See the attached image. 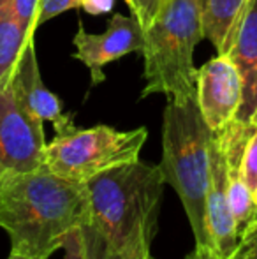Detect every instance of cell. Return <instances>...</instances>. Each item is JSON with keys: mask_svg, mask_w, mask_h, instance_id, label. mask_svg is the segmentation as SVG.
Returning <instances> with one entry per match:
<instances>
[{"mask_svg": "<svg viewBox=\"0 0 257 259\" xmlns=\"http://www.w3.org/2000/svg\"><path fill=\"white\" fill-rule=\"evenodd\" d=\"M195 103L212 131L236 118L241 104V79L227 55H215L197 69Z\"/></svg>", "mask_w": 257, "mask_h": 259, "instance_id": "cell-9", "label": "cell"}, {"mask_svg": "<svg viewBox=\"0 0 257 259\" xmlns=\"http://www.w3.org/2000/svg\"><path fill=\"white\" fill-rule=\"evenodd\" d=\"M247 4L248 0H202V32L217 55L229 52Z\"/></svg>", "mask_w": 257, "mask_h": 259, "instance_id": "cell-12", "label": "cell"}, {"mask_svg": "<svg viewBox=\"0 0 257 259\" xmlns=\"http://www.w3.org/2000/svg\"><path fill=\"white\" fill-rule=\"evenodd\" d=\"M62 249H65V259H150L151 243L130 247L124 250L106 249L99 236L88 228V224L79 226L65 238Z\"/></svg>", "mask_w": 257, "mask_h": 259, "instance_id": "cell-13", "label": "cell"}, {"mask_svg": "<svg viewBox=\"0 0 257 259\" xmlns=\"http://www.w3.org/2000/svg\"><path fill=\"white\" fill-rule=\"evenodd\" d=\"M124 2L127 4L130 14L139 21L143 30H146L168 0H124Z\"/></svg>", "mask_w": 257, "mask_h": 259, "instance_id": "cell-17", "label": "cell"}, {"mask_svg": "<svg viewBox=\"0 0 257 259\" xmlns=\"http://www.w3.org/2000/svg\"><path fill=\"white\" fill-rule=\"evenodd\" d=\"M79 7V0H39L37 11V28L48 20H53L55 16Z\"/></svg>", "mask_w": 257, "mask_h": 259, "instance_id": "cell-19", "label": "cell"}, {"mask_svg": "<svg viewBox=\"0 0 257 259\" xmlns=\"http://www.w3.org/2000/svg\"><path fill=\"white\" fill-rule=\"evenodd\" d=\"M254 205H255V211H257V187H255V191H254Z\"/></svg>", "mask_w": 257, "mask_h": 259, "instance_id": "cell-23", "label": "cell"}, {"mask_svg": "<svg viewBox=\"0 0 257 259\" xmlns=\"http://www.w3.org/2000/svg\"><path fill=\"white\" fill-rule=\"evenodd\" d=\"M206 206H208V229L213 254L217 259H234L238 247V231L229 205L226 136L222 127L212 131Z\"/></svg>", "mask_w": 257, "mask_h": 259, "instance_id": "cell-8", "label": "cell"}, {"mask_svg": "<svg viewBox=\"0 0 257 259\" xmlns=\"http://www.w3.org/2000/svg\"><path fill=\"white\" fill-rule=\"evenodd\" d=\"M90 219L85 184L64 180L46 166L0 178V228L11 254L48 259Z\"/></svg>", "mask_w": 257, "mask_h": 259, "instance_id": "cell-1", "label": "cell"}, {"mask_svg": "<svg viewBox=\"0 0 257 259\" xmlns=\"http://www.w3.org/2000/svg\"><path fill=\"white\" fill-rule=\"evenodd\" d=\"M234 259H257V217L252 219L238 236Z\"/></svg>", "mask_w": 257, "mask_h": 259, "instance_id": "cell-18", "label": "cell"}, {"mask_svg": "<svg viewBox=\"0 0 257 259\" xmlns=\"http://www.w3.org/2000/svg\"><path fill=\"white\" fill-rule=\"evenodd\" d=\"M212 129L194 99H168L162 115V160L168 185L175 189L192 228L195 249L212 250L208 229V167Z\"/></svg>", "mask_w": 257, "mask_h": 259, "instance_id": "cell-3", "label": "cell"}, {"mask_svg": "<svg viewBox=\"0 0 257 259\" xmlns=\"http://www.w3.org/2000/svg\"><path fill=\"white\" fill-rule=\"evenodd\" d=\"M192 259H217L215 254L212 250H206V249H195L192 252Z\"/></svg>", "mask_w": 257, "mask_h": 259, "instance_id": "cell-21", "label": "cell"}, {"mask_svg": "<svg viewBox=\"0 0 257 259\" xmlns=\"http://www.w3.org/2000/svg\"><path fill=\"white\" fill-rule=\"evenodd\" d=\"M23 106L13 81L0 89V178L44 166V129Z\"/></svg>", "mask_w": 257, "mask_h": 259, "instance_id": "cell-6", "label": "cell"}, {"mask_svg": "<svg viewBox=\"0 0 257 259\" xmlns=\"http://www.w3.org/2000/svg\"><path fill=\"white\" fill-rule=\"evenodd\" d=\"M150 259H153V257H150ZM185 259H192V254H189V256H187Z\"/></svg>", "mask_w": 257, "mask_h": 259, "instance_id": "cell-24", "label": "cell"}, {"mask_svg": "<svg viewBox=\"0 0 257 259\" xmlns=\"http://www.w3.org/2000/svg\"><path fill=\"white\" fill-rule=\"evenodd\" d=\"M7 259H37V257H28V256H20V254H9Z\"/></svg>", "mask_w": 257, "mask_h": 259, "instance_id": "cell-22", "label": "cell"}, {"mask_svg": "<svg viewBox=\"0 0 257 259\" xmlns=\"http://www.w3.org/2000/svg\"><path fill=\"white\" fill-rule=\"evenodd\" d=\"M202 37V0H168L144 30L141 97L164 94L175 101L194 99V50Z\"/></svg>", "mask_w": 257, "mask_h": 259, "instance_id": "cell-4", "label": "cell"}, {"mask_svg": "<svg viewBox=\"0 0 257 259\" xmlns=\"http://www.w3.org/2000/svg\"><path fill=\"white\" fill-rule=\"evenodd\" d=\"M13 85L25 108L41 122H52L57 133H64L74 125L72 113H64L62 101L48 90L41 78L34 39L27 42L14 69Z\"/></svg>", "mask_w": 257, "mask_h": 259, "instance_id": "cell-10", "label": "cell"}, {"mask_svg": "<svg viewBox=\"0 0 257 259\" xmlns=\"http://www.w3.org/2000/svg\"><path fill=\"white\" fill-rule=\"evenodd\" d=\"M227 57L241 79V104L236 120L254 123L257 115V0H248Z\"/></svg>", "mask_w": 257, "mask_h": 259, "instance_id": "cell-11", "label": "cell"}, {"mask_svg": "<svg viewBox=\"0 0 257 259\" xmlns=\"http://www.w3.org/2000/svg\"><path fill=\"white\" fill-rule=\"evenodd\" d=\"M254 125H257V115H255V118H254Z\"/></svg>", "mask_w": 257, "mask_h": 259, "instance_id": "cell-25", "label": "cell"}, {"mask_svg": "<svg viewBox=\"0 0 257 259\" xmlns=\"http://www.w3.org/2000/svg\"><path fill=\"white\" fill-rule=\"evenodd\" d=\"M146 140V127L118 131L111 125H72L46 143L44 166L64 180L86 184L111 167L139 159Z\"/></svg>", "mask_w": 257, "mask_h": 259, "instance_id": "cell-5", "label": "cell"}, {"mask_svg": "<svg viewBox=\"0 0 257 259\" xmlns=\"http://www.w3.org/2000/svg\"><path fill=\"white\" fill-rule=\"evenodd\" d=\"M30 35L18 21L7 0H0V89L13 79L20 55Z\"/></svg>", "mask_w": 257, "mask_h": 259, "instance_id": "cell-14", "label": "cell"}, {"mask_svg": "<svg viewBox=\"0 0 257 259\" xmlns=\"http://www.w3.org/2000/svg\"><path fill=\"white\" fill-rule=\"evenodd\" d=\"M72 42L76 48L72 57L88 67L90 85L97 87L106 81L104 65L120 60L129 53L143 52L144 30L132 14L125 16L115 13L102 34H88L79 23Z\"/></svg>", "mask_w": 257, "mask_h": 259, "instance_id": "cell-7", "label": "cell"}, {"mask_svg": "<svg viewBox=\"0 0 257 259\" xmlns=\"http://www.w3.org/2000/svg\"><path fill=\"white\" fill-rule=\"evenodd\" d=\"M115 6V0H79V7L86 11L92 16H102L110 13Z\"/></svg>", "mask_w": 257, "mask_h": 259, "instance_id": "cell-20", "label": "cell"}, {"mask_svg": "<svg viewBox=\"0 0 257 259\" xmlns=\"http://www.w3.org/2000/svg\"><path fill=\"white\" fill-rule=\"evenodd\" d=\"M164 185L159 164L136 159L111 167L85 184L90 206L86 224L110 250L151 243Z\"/></svg>", "mask_w": 257, "mask_h": 259, "instance_id": "cell-2", "label": "cell"}, {"mask_svg": "<svg viewBox=\"0 0 257 259\" xmlns=\"http://www.w3.org/2000/svg\"><path fill=\"white\" fill-rule=\"evenodd\" d=\"M241 175H243L245 185L254 196V191L257 187V125L254 133L250 134V138H248L247 147H245L243 159H241Z\"/></svg>", "mask_w": 257, "mask_h": 259, "instance_id": "cell-15", "label": "cell"}, {"mask_svg": "<svg viewBox=\"0 0 257 259\" xmlns=\"http://www.w3.org/2000/svg\"><path fill=\"white\" fill-rule=\"evenodd\" d=\"M13 9L14 16L18 18L27 34L34 37L37 30V11H39V0H7Z\"/></svg>", "mask_w": 257, "mask_h": 259, "instance_id": "cell-16", "label": "cell"}]
</instances>
